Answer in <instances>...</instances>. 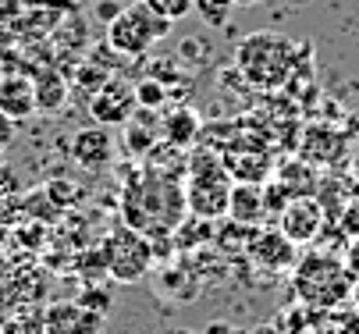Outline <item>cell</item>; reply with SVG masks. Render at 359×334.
<instances>
[{
  "instance_id": "6da1fadb",
  "label": "cell",
  "mask_w": 359,
  "mask_h": 334,
  "mask_svg": "<svg viewBox=\"0 0 359 334\" xmlns=\"http://www.w3.org/2000/svg\"><path fill=\"white\" fill-rule=\"evenodd\" d=\"M295 57H299L295 39H288L281 32H252L238 46L235 64H238V71L249 85L278 89V85L288 82V75L295 68Z\"/></svg>"
},
{
  "instance_id": "7a4b0ae2",
  "label": "cell",
  "mask_w": 359,
  "mask_h": 334,
  "mask_svg": "<svg viewBox=\"0 0 359 334\" xmlns=\"http://www.w3.org/2000/svg\"><path fill=\"white\" fill-rule=\"evenodd\" d=\"M352 274L334 256H302L295 263V292L310 306H338L352 295Z\"/></svg>"
},
{
  "instance_id": "3957f363",
  "label": "cell",
  "mask_w": 359,
  "mask_h": 334,
  "mask_svg": "<svg viewBox=\"0 0 359 334\" xmlns=\"http://www.w3.org/2000/svg\"><path fill=\"white\" fill-rule=\"evenodd\" d=\"M171 25L168 18H161L157 11H149L142 0L128 4L111 25H107V46L114 54H125V57H139L146 54L153 43H161L164 36H171Z\"/></svg>"
},
{
  "instance_id": "277c9868",
  "label": "cell",
  "mask_w": 359,
  "mask_h": 334,
  "mask_svg": "<svg viewBox=\"0 0 359 334\" xmlns=\"http://www.w3.org/2000/svg\"><path fill=\"white\" fill-rule=\"evenodd\" d=\"M228 196H231V181L228 167H221L214 157H196L189 164V181H185V207L196 217H228Z\"/></svg>"
},
{
  "instance_id": "5b68a950",
  "label": "cell",
  "mask_w": 359,
  "mask_h": 334,
  "mask_svg": "<svg viewBox=\"0 0 359 334\" xmlns=\"http://www.w3.org/2000/svg\"><path fill=\"white\" fill-rule=\"evenodd\" d=\"M104 260H107V274L121 284L142 281L153 267V246L142 231H114L104 242Z\"/></svg>"
},
{
  "instance_id": "8992f818",
  "label": "cell",
  "mask_w": 359,
  "mask_h": 334,
  "mask_svg": "<svg viewBox=\"0 0 359 334\" xmlns=\"http://www.w3.org/2000/svg\"><path fill=\"white\" fill-rule=\"evenodd\" d=\"M139 111V100H135V85L111 75L104 85H100L93 97H89V118L104 128H121L132 114Z\"/></svg>"
},
{
  "instance_id": "52a82bcc",
  "label": "cell",
  "mask_w": 359,
  "mask_h": 334,
  "mask_svg": "<svg viewBox=\"0 0 359 334\" xmlns=\"http://www.w3.org/2000/svg\"><path fill=\"white\" fill-rule=\"evenodd\" d=\"M43 330L46 334H100L104 330V313L86 309L79 299H61L43 309Z\"/></svg>"
},
{
  "instance_id": "ba28073f",
  "label": "cell",
  "mask_w": 359,
  "mask_h": 334,
  "mask_svg": "<svg viewBox=\"0 0 359 334\" xmlns=\"http://www.w3.org/2000/svg\"><path fill=\"white\" fill-rule=\"evenodd\" d=\"M324 228V210L313 196H295L281 214H278V231L292 238L295 246H310Z\"/></svg>"
},
{
  "instance_id": "9c48e42d",
  "label": "cell",
  "mask_w": 359,
  "mask_h": 334,
  "mask_svg": "<svg viewBox=\"0 0 359 334\" xmlns=\"http://www.w3.org/2000/svg\"><path fill=\"white\" fill-rule=\"evenodd\" d=\"M72 160L86 171H104L114 160V135L104 125L79 128L72 139Z\"/></svg>"
},
{
  "instance_id": "30bf717a",
  "label": "cell",
  "mask_w": 359,
  "mask_h": 334,
  "mask_svg": "<svg viewBox=\"0 0 359 334\" xmlns=\"http://www.w3.org/2000/svg\"><path fill=\"white\" fill-rule=\"evenodd\" d=\"M0 114H8L15 125L36 114V82L29 75H18V71L0 75Z\"/></svg>"
},
{
  "instance_id": "8fae6325",
  "label": "cell",
  "mask_w": 359,
  "mask_h": 334,
  "mask_svg": "<svg viewBox=\"0 0 359 334\" xmlns=\"http://www.w3.org/2000/svg\"><path fill=\"white\" fill-rule=\"evenodd\" d=\"M228 217L245 228H260L267 221V203H264V185L260 181H235L228 196Z\"/></svg>"
},
{
  "instance_id": "7c38bea8",
  "label": "cell",
  "mask_w": 359,
  "mask_h": 334,
  "mask_svg": "<svg viewBox=\"0 0 359 334\" xmlns=\"http://www.w3.org/2000/svg\"><path fill=\"white\" fill-rule=\"evenodd\" d=\"M295 242L292 238H285L281 231H260L256 228V238L249 242V256L260 263V267H267V270H288V267H295Z\"/></svg>"
},
{
  "instance_id": "4fadbf2b",
  "label": "cell",
  "mask_w": 359,
  "mask_h": 334,
  "mask_svg": "<svg viewBox=\"0 0 359 334\" xmlns=\"http://www.w3.org/2000/svg\"><path fill=\"white\" fill-rule=\"evenodd\" d=\"M121 128H125V146L135 157H146L161 139V121H153V111H146V107H139Z\"/></svg>"
},
{
  "instance_id": "5bb4252c",
  "label": "cell",
  "mask_w": 359,
  "mask_h": 334,
  "mask_svg": "<svg viewBox=\"0 0 359 334\" xmlns=\"http://www.w3.org/2000/svg\"><path fill=\"white\" fill-rule=\"evenodd\" d=\"M32 82H36V111H43V114H57V111L68 104V82H65L61 71L46 68V71H39Z\"/></svg>"
},
{
  "instance_id": "9a60e30c",
  "label": "cell",
  "mask_w": 359,
  "mask_h": 334,
  "mask_svg": "<svg viewBox=\"0 0 359 334\" xmlns=\"http://www.w3.org/2000/svg\"><path fill=\"white\" fill-rule=\"evenodd\" d=\"M196 135H199V114L189 111V107H178L161 121V139L171 142V146H178V150H185Z\"/></svg>"
},
{
  "instance_id": "2e32d148",
  "label": "cell",
  "mask_w": 359,
  "mask_h": 334,
  "mask_svg": "<svg viewBox=\"0 0 359 334\" xmlns=\"http://www.w3.org/2000/svg\"><path fill=\"white\" fill-rule=\"evenodd\" d=\"M231 11H235L231 0H196L192 4V15H199V22L210 25V29H224Z\"/></svg>"
},
{
  "instance_id": "e0dca14e",
  "label": "cell",
  "mask_w": 359,
  "mask_h": 334,
  "mask_svg": "<svg viewBox=\"0 0 359 334\" xmlns=\"http://www.w3.org/2000/svg\"><path fill=\"white\" fill-rule=\"evenodd\" d=\"M278 178L292 188V196H313V188H317V178L306 164H285L278 171Z\"/></svg>"
},
{
  "instance_id": "ac0fdd59",
  "label": "cell",
  "mask_w": 359,
  "mask_h": 334,
  "mask_svg": "<svg viewBox=\"0 0 359 334\" xmlns=\"http://www.w3.org/2000/svg\"><path fill=\"white\" fill-rule=\"evenodd\" d=\"M135 100H139V107H146V111H157V107L168 104V89H164V82L142 78V82H135Z\"/></svg>"
},
{
  "instance_id": "d6986e66",
  "label": "cell",
  "mask_w": 359,
  "mask_h": 334,
  "mask_svg": "<svg viewBox=\"0 0 359 334\" xmlns=\"http://www.w3.org/2000/svg\"><path fill=\"white\" fill-rule=\"evenodd\" d=\"M142 4H146L149 11H157L161 18H168V22H182V18L192 15L196 0H142Z\"/></svg>"
},
{
  "instance_id": "ffe728a7",
  "label": "cell",
  "mask_w": 359,
  "mask_h": 334,
  "mask_svg": "<svg viewBox=\"0 0 359 334\" xmlns=\"http://www.w3.org/2000/svg\"><path fill=\"white\" fill-rule=\"evenodd\" d=\"M292 200H295V196H292V188H288L281 178H274V181H267V185H264V203H267V214H281Z\"/></svg>"
},
{
  "instance_id": "44dd1931",
  "label": "cell",
  "mask_w": 359,
  "mask_h": 334,
  "mask_svg": "<svg viewBox=\"0 0 359 334\" xmlns=\"http://www.w3.org/2000/svg\"><path fill=\"white\" fill-rule=\"evenodd\" d=\"M0 330L4 334H46L43 330V313L39 316H15L8 323H0Z\"/></svg>"
},
{
  "instance_id": "7402d4cb",
  "label": "cell",
  "mask_w": 359,
  "mask_h": 334,
  "mask_svg": "<svg viewBox=\"0 0 359 334\" xmlns=\"http://www.w3.org/2000/svg\"><path fill=\"white\" fill-rule=\"evenodd\" d=\"M79 302H82L86 309H96V313H104V316H107V309H111L114 295H111L107 288H86V292L79 295Z\"/></svg>"
},
{
  "instance_id": "603a6c76",
  "label": "cell",
  "mask_w": 359,
  "mask_h": 334,
  "mask_svg": "<svg viewBox=\"0 0 359 334\" xmlns=\"http://www.w3.org/2000/svg\"><path fill=\"white\" fill-rule=\"evenodd\" d=\"M25 15V0H0V29L15 25Z\"/></svg>"
},
{
  "instance_id": "cb8c5ba5",
  "label": "cell",
  "mask_w": 359,
  "mask_h": 334,
  "mask_svg": "<svg viewBox=\"0 0 359 334\" xmlns=\"http://www.w3.org/2000/svg\"><path fill=\"white\" fill-rule=\"evenodd\" d=\"M345 270L352 274V281H359V235H352V242L345 246Z\"/></svg>"
},
{
  "instance_id": "d4e9b609",
  "label": "cell",
  "mask_w": 359,
  "mask_h": 334,
  "mask_svg": "<svg viewBox=\"0 0 359 334\" xmlns=\"http://www.w3.org/2000/svg\"><path fill=\"white\" fill-rule=\"evenodd\" d=\"M11 193H18V178H15V171L4 160H0V200L11 196Z\"/></svg>"
},
{
  "instance_id": "484cf974",
  "label": "cell",
  "mask_w": 359,
  "mask_h": 334,
  "mask_svg": "<svg viewBox=\"0 0 359 334\" xmlns=\"http://www.w3.org/2000/svg\"><path fill=\"white\" fill-rule=\"evenodd\" d=\"M121 11H125V8L118 4V0H100V4H96V18H100V22H107V25H111Z\"/></svg>"
},
{
  "instance_id": "4316f807",
  "label": "cell",
  "mask_w": 359,
  "mask_h": 334,
  "mask_svg": "<svg viewBox=\"0 0 359 334\" xmlns=\"http://www.w3.org/2000/svg\"><path fill=\"white\" fill-rule=\"evenodd\" d=\"M15 132H18V125H15L8 114H0V153H4L11 142H15Z\"/></svg>"
},
{
  "instance_id": "83f0119b",
  "label": "cell",
  "mask_w": 359,
  "mask_h": 334,
  "mask_svg": "<svg viewBox=\"0 0 359 334\" xmlns=\"http://www.w3.org/2000/svg\"><path fill=\"white\" fill-rule=\"evenodd\" d=\"M203 334H238V330H231L228 323H210V327L203 330Z\"/></svg>"
},
{
  "instance_id": "f1b7e54d",
  "label": "cell",
  "mask_w": 359,
  "mask_h": 334,
  "mask_svg": "<svg viewBox=\"0 0 359 334\" xmlns=\"http://www.w3.org/2000/svg\"><path fill=\"white\" fill-rule=\"evenodd\" d=\"M252 334H281V330H278V327H274V323H264V327H256V330H252Z\"/></svg>"
},
{
  "instance_id": "f546056e",
  "label": "cell",
  "mask_w": 359,
  "mask_h": 334,
  "mask_svg": "<svg viewBox=\"0 0 359 334\" xmlns=\"http://www.w3.org/2000/svg\"><path fill=\"white\" fill-rule=\"evenodd\" d=\"M348 299H352V306H355V313H359V281L352 284V295H348Z\"/></svg>"
},
{
  "instance_id": "4dcf8cb0",
  "label": "cell",
  "mask_w": 359,
  "mask_h": 334,
  "mask_svg": "<svg viewBox=\"0 0 359 334\" xmlns=\"http://www.w3.org/2000/svg\"><path fill=\"white\" fill-rule=\"evenodd\" d=\"M231 4H235V8H256L260 0H231Z\"/></svg>"
},
{
  "instance_id": "1f68e13d",
  "label": "cell",
  "mask_w": 359,
  "mask_h": 334,
  "mask_svg": "<svg viewBox=\"0 0 359 334\" xmlns=\"http://www.w3.org/2000/svg\"><path fill=\"white\" fill-rule=\"evenodd\" d=\"M175 334H199V330H175Z\"/></svg>"
}]
</instances>
